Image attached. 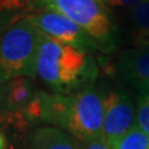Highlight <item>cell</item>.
<instances>
[{
    "label": "cell",
    "mask_w": 149,
    "mask_h": 149,
    "mask_svg": "<svg viewBox=\"0 0 149 149\" xmlns=\"http://www.w3.org/2000/svg\"><path fill=\"white\" fill-rule=\"evenodd\" d=\"M36 76L55 93L71 96L93 86L98 67L87 52L42 36L36 57Z\"/></svg>",
    "instance_id": "obj_1"
},
{
    "label": "cell",
    "mask_w": 149,
    "mask_h": 149,
    "mask_svg": "<svg viewBox=\"0 0 149 149\" xmlns=\"http://www.w3.org/2000/svg\"><path fill=\"white\" fill-rule=\"evenodd\" d=\"M42 35L29 16L13 17L0 30V80L35 77L36 57Z\"/></svg>",
    "instance_id": "obj_2"
},
{
    "label": "cell",
    "mask_w": 149,
    "mask_h": 149,
    "mask_svg": "<svg viewBox=\"0 0 149 149\" xmlns=\"http://www.w3.org/2000/svg\"><path fill=\"white\" fill-rule=\"evenodd\" d=\"M47 9L62 14L85 30L100 51L112 52L116 49V26L101 0H54Z\"/></svg>",
    "instance_id": "obj_3"
},
{
    "label": "cell",
    "mask_w": 149,
    "mask_h": 149,
    "mask_svg": "<svg viewBox=\"0 0 149 149\" xmlns=\"http://www.w3.org/2000/svg\"><path fill=\"white\" fill-rule=\"evenodd\" d=\"M104 95L93 86L83 88L73 95L66 129L80 142L100 139L103 134Z\"/></svg>",
    "instance_id": "obj_4"
},
{
    "label": "cell",
    "mask_w": 149,
    "mask_h": 149,
    "mask_svg": "<svg viewBox=\"0 0 149 149\" xmlns=\"http://www.w3.org/2000/svg\"><path fill=\"white\" fill-rule=\"evenodd\" d=\"M27 16L37 31L47 39L72 46L87 54L98 50L95 41L88 36L87 32L62 14L47 9Z\"/></svg>",
    "instance_id": "obj_5"
},
{
    "label": "cell",
    "mask_w": 149,
    "mask_h": 149,
    "mask_svg": "<svg viewBox=\"0 0 149 149\" xmlns=\"http://www.w3.org/2000/svg\"><path fill=\"white\" fill-rule=\"evenodd\" d=\"M137 125L134 104L128 93L111 91L104 95V119L102 139L113 148Z\"/></svg>",
    "instance_id": "obj_6"
},
{
    "label": "cell",
    "mask_w": 149,
    "mask_h": 149,
    "mask_svg": "<svg viewBox=\"0 0 149 149\" xmlns=\"http://www.w3.org/2000/svg\"><path fill=\"white\" fill-rule=\"evenodd\" d=\"M117 70L141 93H149V49L133 47L120 54Z\"/></svg>",
    "instance_id": "obj_7"
},
{
    "label": "cell",
    "mask_w": 149,
    "mask_h": 149,
    "mask_svg": "<svg viewBox=\"0 0 149 149\" xmlns=\"http://www.w3.org/2000/svg\"><path fill=\"white\" fill-rule=\"evenodd\" d=\"M41 98V120L56 128L66 129L67 119L73 104V95L46 93L39 91Z\"/></svg>",
    "instance_id": "obj_8"
},
{
    "label": "cell",
    "mask_w": 149,
    "mask_h": 149,
    "mask_svg": "<svg viewBox=\"0 0 149 149\" xmlns=\"http://www.w3.org/2000/svg\"><path fill=\"white\" fill-rule=\"evenodd\" d=\"M36 93L37 91L34 88L30 77H15L5 83L0 107L3 111L22 112L34 100Z\"/></svg>",
    "instance_id": "obj_9"
},
{
    "label": "cell",
    "mask_w": 149,
    "mask_h": 149,
    "mask_svg": "<svg viewBox=\"0 0 149 149\" xmlns=\"http://www.w3.org/2000/svg\"><path fill=\"white\" fill-rule=\"evenodd\" d=\"M30 149H81V144L60 128L41 127L32 134Z\"/></svg>",
    "instance_id": "obj_10"
},
{
    "label": "cell",
    "mask_w": 149,
    "mask_h": 149,
    "mask_svg": "<svg viewBox=\"0 0 149 149\" xmlns=\"http://www.w3.org/2000/svg\"><path fill=\"white\" fill-rule=\"evenodd\" d=\"M128 22L132 44L136 47H149V0L130 9Z\"/></svg>",
    "instance_id": "obj_11"
},
{
    "label": "cell",
    "mask_w": 149,
    "mask_h": 149,
    "mask_svg": "<svg viewBox=\"0 0 149 149\" xmlns=\"http://www.w3.org/2000/svg\"><path fill=\"white\" fill-rule=\"evenodd\" d=\"M113 149H149V137L136 125L116 144Z\"/></svg>",
    "instance_id": "obj_12"
},
{
    "label": "cell",
    "mask_w": 149,
    "mask_h": 149,
    "mask_svg": "<svg viewBox=\"0 0 149 149\" xmlns=\"http://www.w3.org/2000/svg\"><path fill=\"white\" fill-rule=\"evenodd\" d=\"M137 104V127L149 137V93H139Z\"/></svg>",
    "instance_id": "obj_13"
},
{
    "label": "cell",
    "mask_w": 149,
    "mask_h": 149,
    "mask_svg": "<svg viewBox=\"0 0 149 149\" xmlns=\"http://www.w3.org/2000/svg\"><path fill=\"white\" fill-rule=\"evenodd\" d=\"M101 1L109 6H122V8L133 9L138 6L139 4L144 3L146 0H101Z\"/></svg>",
    "instance_id": "obj_14"
},
{
    "label": "cell",
    "mask_w": 149,
    "mask_h": 149,
    "mask_svg": "<svg viewBox=\"0 0 149 149\" xmlns=\"http://www.w3.org/2000/svg\"><path fill=\"white\" fill-rule=\"evenodd\" d=\"M80 144H81V149H113L102 138L93 139V141H88V142H80Z\"/></svg>",
    "instance_id": "obj_15"
},
{
    "label": "cell",
    "mask_w": 149,
    "mask_h": 149,
    "mask_svg": "<svg viewBox=\"0 0 149 149\" xmlns=\"http://www.w3.org/2000/svg\"><path fill=\"white\" fill-rule=\"evenodd\" d=\"M52 1L54 0H30V4L34 8H46L47 9Z\"/></svg>",
    "instance_id": "obj_16"
},
{
    "label": "cell",
    "mask_w": 149,
    "mask_h": 149,
    "mask_svg": "<svg viewBox=\"0 0 149 149\" xmlns=\"http://www.w3.org/2000/svg\"><path fill=\"white\" fill-rule=\"evenodd\" d=\"M0 149H8V137L6 132L0 127Z\"/></svg>",
    "instance_id": "obj_17"
},
{
    "label": "cell",
    "mask_w": 149,
    "mask_h": 149,
    "mask_svg": "<svg viewBox=\"0 0 149 149\" xmlns=\"http://www.w3.org/2000/svg\"><path fill=\"white\" fill-rule=\"evenodd\" d=\"M4 87H5V83H4L1 80H0V101H1V96H3V91H4Z\"/></svg>",
    "instance_id": "obj_18"
},
{
    "label": "cell",
    "mask_w": 149,
    "mask_h": 149,
    "mask_svg": "<svg viewBox=\"0 0 149 149\" xmlns=\"http://www.w3.org/2000/svg\"><path fill=\"white\" fill-rule=\"evenodd\" d=\"M5 25H6V24H4V22H3V15H1V13H0V30H1Z\"/></svg>",
    "instance_id": "obj_19"
},
{
    "label": "cell",
    "mask_w": 149,
    "mask_h": 149,
    "mask_svg": "<svg viewBox=\"0 0 149 149\" xmlns=\"http://www.w3.org/2000/svg\"><path fill=\"white\" fill-rule=\"evenodd\" d=\"M26 1H27V4H29V5H30V0H26Z\"/></svg>",
    "instance_id": "obj_20"
},
{
    "label": "cell",
    "mask_w": 149,
    "mask_h": 149,
    "mask_svg": "<svg viewBox=\"0 0 149 149\" xmlns=\"http://www.w3.org/2000/svg\"><path fill=\"white\" fill-rule=\"evenodd\" d=\"M148 49H149V47H148Z\"/></svg>",
    "instance_id": "obj_21"
}]
</instances>
